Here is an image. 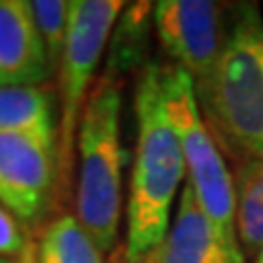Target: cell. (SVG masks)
Instances as JSON below:
<instances>
[{
	"label": "cell",
	"mask_w": 263,
	"mask_h": 263,
	"mask_svg": "<svg viewBox=\"0 0 263 263\" xmlns=\"http://www.w3.org/2000/svg\"><path fill=\"white\" fill-rule=\"evenodd\" d=\"M197 99L206 119L235 154L263 158V18L243 9Z\"/></svg>",
	"instance_id": "cell-2"
},
{
	"label": "cell",
	"mask_w": 263,
	"mask_h": 263,
	"mask_svg": "<svg viewBox=\"0 0 263 263\" xmlns=\"http://www.w3.org/2000/svg\"><path fill=\"white\" fill-rule=\"evenodd\" d=\"M235 228L243 254L263 248V158H248L237 169Z\"/></svg>",
	"instance_id": "cell-11"
},
{
	"label": "cell",
	"mask_w": 263,
	"mask_h": 263,
	"mask_svg": "<svg viewBox=\"0 0 263 263\" xmlns=\"http://www.w3.org/2000/svg\"><path fill=\"white\" fill-rule=\"evenodd\" d=\"M51 64L27 0H0V77L5 86H37Z\"/></svg>",
	"instance_id": "cell-9"
},
{
	"label": "cell",
	"mask_w": 263,
	"mask_h": 263,
	"mask_svg": "<svg viewBox=\"0 0 263 263\" xmlns=\"http://www.w3.org/2000/svg\"><path fill=\"white\" fill-rule=\"evenodd\" d=\"M37 263H105L103 252L75 215H62L37 241Z\"/></svg>",
	"instance_id": "cell-12"
},
{
	"label": "cell",
	"mask_w": 263,
	"mask_h": 263,
	"mask_svg": "<svg viewBox=\"0 0 263 263\" xmlns=\"http://www.w3.org/2000/svg\"><path fill=\"white\" fill-rule=\"evenodd\" d=\"M252 263H263V248L257 252V254H254V261Z\"/></svg>",
	"instance_id": "cell-16"
},
{
	"label": "cell",
	"mask_w": 263,
	"mask_h": 263,
	"mask_svg": "<svg viewBox=\"0 0 263 263\" xmlns=\"http://www.w3.org/2000/svg\"><path fill=\"white\" fill-rule=\"evenodd\" d=\"M55 143L27 134H0V204L33 224L48 206L55 184Z\"/></svg>",
	"instance_id": "cell-7"
},
{
	"label": "cell",
	"mask_w": 263,
	"mask_h": 263,
	"mask_svg": "<svg viewBox=\"0 0 263 263\" xmlns=\"http://www.w3.org/2000/svg\"><path fill=\"white\" fill-rule=\"evenodd\" d=\"M243 257L241 246L213 226L186 182L162 243L143 263H243Z\"/></svg>",
	"instance_id": "cell-8"
},
{
	"label": "cell",
	"mask_w": 263,
	"mask_h": 263,
	"mask_svg": "<svg viewBox=\"0 0 263 263\" xmlns=\"http://www.w3.org/2000/svg\"><path fill=\"white\" fill-rule=\"evenodd\" d=\"M0 86H5V84H3V77H0Z\"/></svg>",
	"instance_id": "cell-17"
},
{
	"label": "cell",
	"mask_w": 263,
	"mask_h": 263,
	"mask_svg": "<svg viewBox=\"0 0 263 263\" xmlns=\"http://www.w3.org/2000/svg\"><path fill=\"white\" fill-rule=\"evenodd\" d=\"M121 9L123 3L119 0H70L68 37L60 62L62 121L60 147H57V178L64 189L70 182L75 136L90 95V84Z\"/></svg>",
	"instance_id": "cell-5"
},
{
	"label": "cell",
	"mask_w": 263,
	"mask_h": 263,
	"mask_svg": "<svg viewBox=\"0 0 263 263\" xmlns=\"http://www.w3.org/2000/svg\"><path fill=\"white\" fill-rule=\"evenodd\" d=\"M160 84L167 117L182 147L186 182L213 226L228 241L239 243L235 228V178L221 158L213 129L202 119L193 79L178 66H162Z\"/></svg>",
	"instance_id": "cell-4"
},
{
	"label": "cell",
	"mask_w": 263,
	"mask_h": 263,
	"mask_svg": "<svg viewBox=\"0 0 263 263\" xmlns=\"http://www.w3.org/2000/svg\"><path fill=\"white\" fill-rule=\"evenodd\" d=\"M160 70L162 66L149 64L136 88L138 132L125 217V254L129 263H143L162 243L186 174L182 147L164 108Z\"/></svg>",
	"instance_id": "cell-1"
},
{
	"label": "cell",
	"mask_w": 263,
	"mask_h": 263,
	"mask_svg": "<svg viewBox=\"0 0 263 263\" xmlns=\"http://www.w3.org/2000/svg\"><path fill=\"white\" fill-rule=\"evenodd\" d=\"M27 239L18 224L15 215L0 204V257L15 259L18 254L27 248Z\"/></svg>",
	"instance_id": "cell-14"
},
{
	"label": "cell",
	"mask_w": 263,
	"mask_h": 263,
	"mask_svg": "<svg viewBox=\"0 0 263 263\" xmlns=\"http://www.w3.org/2000/svg\"><path fill=\"white\" fill-rule=\"evenodd\" d=\"M77 219L103 254L117 243L121 221L123 145L121 88L103 77L90 90L77 132Z\"/></svg>",
	"instance_id": "cell-3"
},
{
	"label": "cell",
	"mask_w": 263,
	"mask_h": 263,
	"mask_svg": "<svg viewBox=\"0 0 263 263\" xmlns=\"http://www.w3.org/2000/svg\"><path fill=\"white\" fill-rule=\"evenodd\" d=\"M31 11L33 20L40 31V37L44 42L48 64L60 66L66 37H68V24H70V3L68 0H33Z\"/></svg>",
	"instance_id": "cell-13"
},
{
	"label": "cell",
	"mask_w": 263,
	"mask_h": 263,
	"mask_svg": "<svg viewBox=\"0 0 263 263\" xmlns=\"http://www.w3.org/2000/svg\"><path fill=\"white\" fill-rule=\"evenodd\" d=\"M0 134H27L55 143L51 95L40 86H0Z\"/></svg>",
	"instance_id": "cell-10"
},
{
	"label": "cell",
	"mask_w": 263,
	"mask_h": 263,
	"mask_svg": "<svg viewBox=\"0 0 263 263\" xmlns=\"http://www.w3.org/2000/svg\"><path fill=\"white\" fill-rule=\"evenodd\" d=\"M11 263H37V243L35 241H29L27 248H24Z\"/></svg>",
	"instance_id": "cell-15"
},
{
	"label": "cell",
	"mask_w": 263,
	"mask_h": 263,
	"mask_svg": "<svg viewBox=\"0 0 263 263\" xmlns=\"http://www.w3.org/2000/svg\"><path fill=\"white\" fill-rule=\"evenodd\" d=\"M221 9L209 0H160L154 5L156 33L162 48L195 84V92L211 77L224 48Z\"/></svg>",
	"instance_id": "cell-6"
}]
</instances>
